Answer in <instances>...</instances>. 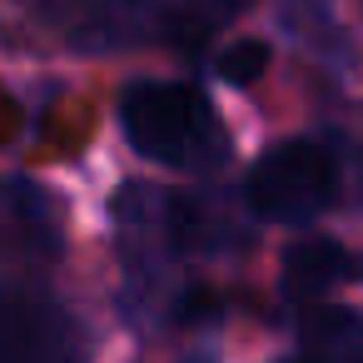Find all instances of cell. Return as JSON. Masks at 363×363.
<instances>
[{"instance_id":"cell-1","label":"cell","mask_w":363,"mask_h":363,"mask_svg":"<svg viewBox=\"0 0 363 363\" xmlns=\"http://www.w3.org/2000/svg\"><path fill=\"white\" fill-rule=\"evenodd\" d=\"M120 130L135 155L164 169H219L229 160V135L204 90L184 80H135L120 95Z\"/></svg>"},{"instance_id":"cell-2","label":"cell","mask_w":363,"mask_h":363,"mask_svg":"<svg viewBox=\"0 0 363 363\" xmlns=\"http://www.w3.org/2000/svg\"><path fill=\"white\" fill-rule=\"evenodd\" d=\"M338 194V160L318 140H284L264 150L244 179V204L269 224H308Z\"/></svg>"},{"instance_id":"cell-3","label":"cell","mask_w":363,"mask_h":363,"mask_svg":"<svg viewBox=\"0 0 363 363\" xmlns=\"http://www.w3.org/2000/svg\"><path fill=\"white\" fill-rule=\"evenodd\" d=\"M0 363H90L85 323L35 284H0Z\"/></svg>"},{"instance_id":"cell-4","label":"cell","mask_w":363,"mask_h":363,"mask_svg":"<svg viewBox=\"0 0 363 363\" xmlns=\"http://www.w3.org/2000/svg\"><path fill=\"white\" fill-rule=\"evenodd\" d=\"M60 249H65L60 199L26 174H0V254L50 264L60 259Z\"/></svg>"},{"instance_id":"cell-5","label":"cell","mask_w":363,"mask_h":363,"mask_svg":"<svg viewBox=\"0 0 363 363\" xmlns=\"http://www.w3.org/2000/svg\"><path fill=\"white\" fill-rule=\"evenodd\" d=\"M343 279H363V254L313 239V244H294L284 254V294L289 298H318L323 289L343 284Z\"/></svg>"},{"instance_id":"cell-6","label":"cell","mask_w":363,"mask_h":363,"mask_svg":"<svg viewBox=\"0 0 363 363\" xmlns=\"http://www.w3.org/2000/svg\"><path fill=\"white\" fill-rule=\"evenodd\" d=\"M298 343L308 363H363V313L343 303H313L298 318Z\"/></svg>"},{"instance_id":"cell-7","label":"cell","mask_w":363,"mask_h":363,"mask_svg":"<svg viewBox=\"0 0 363 363\" xmlns=\"http://www.w3.org/2000/svg\"><path fill=\"white\" fill-rule=\"evenodd\" d=\"M249 0H174V21H169V40L179 50H199L204 40H214Z\"/></svg>"},{"instance_id":"cell-8","label":"cell","mask_w":363,"mask_h":363,"mask_svg":"<svg viewBox=\"0 0 363 363\" xmlns=\"http://www.w3.org/2000/svg\"><path fill=\"white\" fill-rule=\"evenodd\" d=\"M284 26L318 55L343 60V30L333 21V0H284Z\"/></svg>"},{"instance_id":"cell-9","label":"cell","mask_w":363,"mask_h":363,"mask_svg":"<svg viewBox=\"0 0 363 363\" xmlns=\"http://www.w3.org/2000/svg\"><path fill=\"white\" fill-rule=\"evenodd\" d=\"M214 70H219L224 85H254V80L269 70V45H259V40H239V45L219 50Z\"/></svg>"},{"instance_id":"cell-10","label":"cell","mask_w":363,"mask_h":363,"mask_svg":"<svg viewBox=\"0 0 363 363\" xmlns=\"http://www.w3.org/2000/svg\"><path fill=\"white\" fill-rule=\"evenodd\" d=\"M358 189H363V145H358Z\"/></svg>"},{"instance_id":"cell-11","label":"cell","mask_w":363,"mask_h":363,"mask_svg":"<svg viewBox=\"0 0 363 363\" xmlns=\"http://www.w3.org/2000/svg\"><path fill=\"white\" fill-rule=\"evenodd\" d=\"M279 363H308V358H279Z\"/></svg>"}]
</instances>
